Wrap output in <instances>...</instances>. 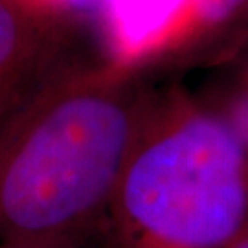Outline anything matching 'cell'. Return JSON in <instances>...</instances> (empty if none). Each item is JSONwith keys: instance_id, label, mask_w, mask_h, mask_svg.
I'll list each match as a JSON object with an SVG mask.
<instances>
[{"instance_id": "1", "label": "cell", "mask_w": 248, "mask_h": 248, "mask_svg": "<svg viewBox=\"0 0 248 248\" xmlns=\"http://www.w3.org/2000/svg\"><path fill=\"white\" fill-rule=\"evenodd\" d=\"M133 66L72 57L0 122V241L94 228L149 105Z\"/></svg>"}, {"instance_id": "2", "label": "cell", "mask_w": 248, "mask_h": 248, "mask_svg": "<svg viewBox=\"0 0 248 248\" xmlns=\"http://www.w3.org/2000/svg\"><path fill=\"white\" fill-rule=\"evenodd\" d=\"M107 248H224L248 222V155L210 107L151 96L101 221Z\"/></svg>"}, {"instance_id": "3", "label": "cell", "mask_w": 248, "mask_h": 248, "mask_svg": "<svg viewBox=\"0 0 248 248\" xmlns=\"http://www.w3.org/2000/svg\"><path fill=\"white\" fill-rule=\"evenodd\" d=\"M72 18L33 0H0V122L76 57Z\"/></svg>"}, {"instance_id": "4", "label": "cell", "mask_w": 248, "mask_h": 248, "mask_svg": "<svg viewBox=\"0 0 248 248\" xmlns=\"http://www.w3.org/2000/svg\"><path fill=\"white\" fill-rule=\"evenodd\" d=\"M191 0H103L99 15L110 46V61H136L184 39Z\"/></svg>"}, {"instance_id": "5", "label": "cell", "mask_w": 248, "mask_h": 248, "mask_svg": "<svg viewBox=\"0 0 248 248\" xmlns=\"http://www.w3.org/2000/svg\"><path fill=\"white\" fill-rule=\"evenodd\" d=\"M237 136L248 155V50L233 72L230 87L224 92L219 107H210Z\"/></svg>"}, {"instance_id": "6", "label": "cell", "mask_w": 248, "mask_h": 248, "mask_svg": "<svg viewBox=\"0 0 248 248\" xmlns=\"http://www.w3.org/2000/svg\"><path fill=\"white\" fill-rule=\"evenodd\" d=\"M248 11V0H191L184 37L215 33Z\"/></svg>"}, {"instance_id": "7", "label": "cell", "mask_w": 248, "mask_h": 248, "mask_svg": "<svg viewBox=\"0 0 248 248\" xmlns=\"http://www.w3.org/2000/svg\"><path fill=\"white\" fill-rule=\"evenodd\" d=\"M94 228L0 241V248H89V241L92 239Z\"/></svg>"}, {"instance_id": "8", "label": "cell", "mask_w": 248, "mask_h": 248, "mask_svg": "<svg viewBox=\"0 0 248 248\" xmlns=\"http://www.w3.org/2000/svg\"><path fill=\"white\" fill-rule=\"evenodd\" d=\"M46 8H52L55 11L66 13L70 17L76 15H87V13H98L101 9L103 0H33Z\"/></svg>"}]
</instances>
